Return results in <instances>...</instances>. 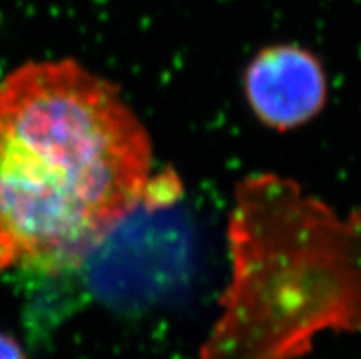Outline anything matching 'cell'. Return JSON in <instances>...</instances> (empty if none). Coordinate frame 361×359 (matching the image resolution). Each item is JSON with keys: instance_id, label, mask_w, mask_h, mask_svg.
<instances>
[{"instance_id": "3", "label": "cell", "mask_w": 361, "mask_h": 359, "mask_svg": "<svg viewBox=\"0 0 361 359\" xmlns=\"http://www.w3.org/2000/svg\"><path fill=\"white\" fill-rule=\"evenodd\" d=\"M244 87L257 118L277 130L307 125L325 109L329 96L323 64L295 44L262 50L247 66Z\"/></svg>"}, {"instance_id": "2", "label": "cell", "mask_w": 361, "mask_h": 359, "mask_svg": "<svg viewBox=\"0 0 361 359\" xmlns=\"http://www.w3.org/2000/svg\"><path fill=\"white\" fill-rule=\"evenodd\" d=\"M231 281L200 359H298L323 332H361V213L277 176L237 187Z\"/></svg>"}, {"instance_id": "4", "label": "cell", "mask_w": 361, "mask_h": 359, "mask_svg": "<svg viewBox=\"0 0 361 359\" xmlns=\"http://www.w3.org/2000/svg\"><path fill=\"white\" fill-rule=\"evenodd\" d=\"M0 359H27L13 337L0 332Z\"/></svg>"}, {"instance_id": "1", "label": "cell", "mask_w": 361, "mask_h": 359, "mask_svg": "<svg viewBox=\"0 0 361 359\" xmlns=\"http://www.w3.org/2000/svg\"><path fill=\"white\" fill-rule=\"evenodd\" d=\"M149 134L118 88L75 61L0 81V272L59 268L105 241L151 193Z\"/></svg>"}]
</instances>
